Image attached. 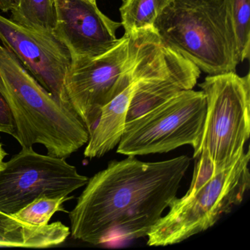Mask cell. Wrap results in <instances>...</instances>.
<instances>
[{
	"label": "cell",
	"instance_id": "9a60e30c",
	"mask_svg": "<svg viewBox=\"0 0 250 250\" xmlns=\"http://www.w3.org/2000/svg\"><path fill=\"white\" fill-rule=\"evenodd\" d=\"M69 199V197H42L32 202L13 216L33 226H45L56 212L65 211L63 203Z\"/></svg>",
	"mask_w": 250,
	"mask_h": 250
},
{
	"label": "cell",
	"instance_id": "3957f363",
	"mask_svg": "<svg viewBox=\"0 0 250 250\" xmlns=\"http://www.w3.org/2000/svg\"><path fill=\"white\" fill-rule=\"evenodd\" d=\"M154 29L164 46L208 75L235 72L240 63L228 0H172Z\"/></svg>",
	"mask_w": 250,
	"mask_h": 250
},
{
	"label": "cell",
	"instance_id": "30bf717a",
	"mask_svg": "<svg viewBox=\"0 0 250 250\" xmlns=\"http://www.w3.org/2000/svg\"><path fill=\"white\" fill-rule=\"evenodd\" d=\"M57 39L67 48L71 62L93 59L110 50L120 39L121 22L112 21L89 0H55Z\"/></svg>",
	"mask_w": 250,
	"mask_h": 250
},
{
	"label": "cell",
	"instance_id": "277c9868",
	"mask_svg": "<svg viewBox=\"0 0 250 250\" xmlns=\"http://www.w3.org/2000/svg\"><path fill=\"white\" fill-rule=\"evenodd\" d=\"M250 150L229 167L219 171L203 186L188 191L169 206L147 235V245L165 247L185 241L211 228L231 211L250 188Z\"/></svg>",
	"mask_w": 250,
	"mask_h": 250
},
{
	"label": "cell",
	"instance_id": "5bb4252c",
	"mask_svg": "<svg viewBox=\"0 0 250 250\" xmlns=\"http://www.w3.org/2000/svg\"><path fill=\"white\" fill-rule=\"evenodd\" d=\"M172 0H123L120 8L125 36L155 30L158 17Z\"/></svg>",
	"mask_w": 250,
	"mask_h": 250
},
{
	"label": "cell",
	"instance_id": "52a82bcc",
	"mask_svg": "<svg viewBox=\"0 0 250 250\" xmlns=\"http://www.w3.org/2000/svg\"><path fill=\"white\" fill-rule=\"evenodd\" d=\"M89 178L64 158L22 147L0 165V211L14 215L42 197H66Z\"/></svg>",
	"mask_w": 250,
	"mask_h": 250
},
{
	"label": "cell",
	"instance_id": "7c38bea8",
	"mask_svg": "<svg viewBox=\"0 0 250 250\" xmlns=\"http://www.w3.org/2000/svg\"><path fill=\"white\" fill-rule=\"evenodd\" d=\"M70 234L61 222L33 226L0 211V247L47 248L62 244Z\"/></svg>",
	"mask_w": 250,
	"mask_h": 250
},
{
	"label": "cell",
	"instance_id": "ffe728a7",
	"mask_svg": "<svg viewBox=\"0 0 250 250\" xmlns=\"http://www.w3.org/2000/svg\"><path fill=\"white\" fill-rule=\"evenodd\" d=\"M90 2H93V3H96V0H89Z\"/></svg>",
	"mask_w": 250,
	"mask_h": 250
},
{
	"label": "cell",
	"instance_id": "8fae6325",
	"mask_svg": "<svg viewBox=\"0 0 250 250\" xmlns=\"http://www.w3.org/2000/svg\"><path fill=\"white\" fill-rule=\"evenodd\" d=\"M141 79L134 80L104 106L97 124L90 134L84 157L90 159L102 157L118 146L125 129L127 111L134 85Z\"/></svg>",
	"mask_w": 250,
	"mask_h": 250
},
{
	"label": "cell",
	"instance_id": "5b68a950",
	"mask_svg": "<svg viewBox=\"0 0 250 250\" xmlns=\"http://www.w3.org/2000/svg\"><path fill=\"white\" fill-rule=\"evenodd\" d=\"M199 87L206 99L200 152L216 172L232 166L244 152L250 134V75H208Z\"/></svg>",
	"mask_w": 250,
	"mask_h": 250
},
{
	"label": "cell",
	"instance_id": "9c48e42d",
	"mask_svg": "<svg viewBox=\"0 0 250 250\" xmlns=\"http://www.w3.org/2000/svg\"><path fill=\"white\" fill-rule=\"evenodd\" d=\"M0 41L58 102L72 109L65 87L71 55L53 33L34 31L0 15Z\"/></svg>",
	"mask_w": 250,
	"mask_h": 250
},
{
	"label": "cell",
	"instance_id": "d6986e66",
	"mask_svg": "<svg viewBox=\"0 0 250 250\" xmlns=\"http://www.w3.org/2000/svg\"><path fill=\"white\" fill-rule=\"evenodd\" d=\"M6 155L7 153L4 150L3 146H2V143L0 142V165H2V162H4V159H5Z\"/></svg>",
	"mask_w": 250,
	"mask_h": 250
},
{
	"label": "cell",
	"instance_id": "e0dca14e",
	"mask_svg": "<svg viewBox=\"0 0 250 250\" xmlns=\"http://www.w3.org/2000/svg\"><path fill=\"white\" fill-rule=\"evenodd\" d=\"M0 132L15 137L17 133L15 121L8 102L0 92Z\"/></svg>",
	"mask_w": 250,
	"mask_h": 250
},
{
	"label": "cell",
	"instance_id": "ac0fdd59",
	"mask_svg": "<svg viewBox=\"0 0 250 250\" xmlns=\"http://www.w3.org/2000/svg\"><path fill=\"white\" fill-rule=\"evenodd\" d=\"M15 2L16 0H0V11L4 13L9 12Z\"/></svg>",
	"mask_w": 250,
	"mask_h": 250
},
{
	"label": "cell",
	"instance_id": "2e32d148",
	"mask_svg": "<svg viewBox=\"0 0 250 250\" xmlns=\"http://www.w3.org/2000/svg\"><path fill=\"white\" fill-rule=\"evenodd\" d=\"M240 62L250 58V0H228Z\"/></svg>",
	"mask_w": 250,
	"mask_h": 250
},
{
	"label": "cell",
	"instance_id": "6da1fadb",
	"mask_svg": "<svg viewBox=\"0 0 250 250\" xmlns=\"http://www.w3.org/2000/svg\"><path fill=\"white\" fill-rule=\"evenodd\" d=\"M191 158L112 161L88 180L69 213L71 236L93 245L147 236L177 197Z\"/></svg>",
	"mask_w": 250,
	"mask_h": 250
},
{
	"label": "cell",
	"instance_id": "8992f818",
	"mask_svg": "<svg viewBox=\"0 0 250 250\" xmlns=\"http://www.w3.org/2000/svg\"><path fill=\"white\" fill-rule=\"evenodd\" d=\"M206 114L203 91L183 90L143 116L126 123L117 152L142 156L189 145L199 156Z\"/></svg>",
	"mask_w": 250,
	"mask_h": 250
},
{
	"label": "cell",
	"instance_id": "4fadbf2b",
	"mask_svg": "<svg viewBox=\"0 0 250 250\" xmlns=\"http://www.w3.org/2000/svg\"><path fill=\"white\" fill-rule=\"evenodd\" d=\"M13 22L42 33H53L56 24L55 0H16L11 10Z\"/></svg>",
	"mask_w": 250,
	"mask_h": 250
},
{
	"label": "cell",
	"instance_id": "ba28073f",
	"mask_svg": "<svg viewBox=\"0 0 250 250\" xmlns=\"http://www.w3.org/2000/svg\"><path fill=\"white\" fill-rule=\"evenodd\" d=\"M131 39L124 35L102 56L71 62L65 87L70 106L89 134L97 124L102 109L125 88L121 80L129 55Z\"/></svg>",
	"mask_w": 250,
	"mask_h": 250
},
{
	"label": "cell",
	"instance_id": "7a4b0ae2",
	"mask_svg": "<svg viewBox=\"0 0 250 250\" xmlns=\"http://www.w3.org/2000/svg\"><path fill=\"white\" fill-rule=\"evenodd\" d=\"M0 92L12 112L14 138L21 147L40 144L47 154L66 159L88 142L90 134L80 117L58 102L2 43Z\"/></svg>",
	"mask_w": 250,
	"mask_h": 250
}]
</instances>
